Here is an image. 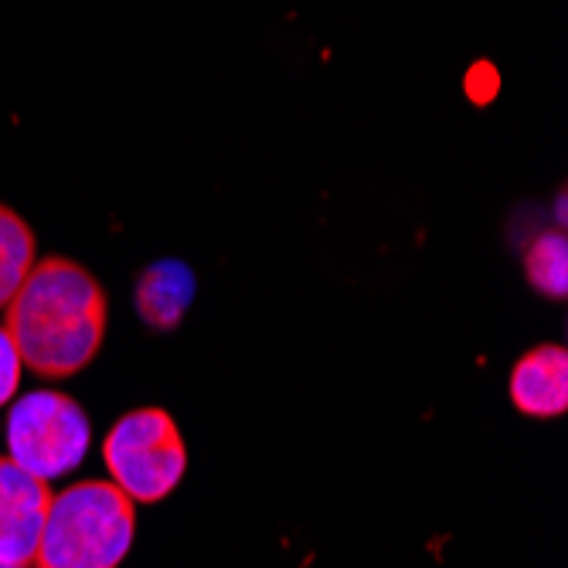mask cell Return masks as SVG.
Wrapping results in <instances>:
<instances>
[{
  "instance_id": "cell-1",
  "label": "cell",
  "mask_w": 568,
  "mask_h": 568,
  "mask_svg": "<svg viewBox=\"0 0 568 568\" xmlns=\"http://www.w3.org/2000/svg\"><path fill=\"white\" fill-rule=\"evenodd\" d=\"M4 314L24 368L41 378H69L99 354L110 303L89 270L65 255H48L34 263Z\"/></svg>"
},
{
  "instance_id": "cell-2",
  "label": "cell",
  "mask_w": 568,
  "mask_h": 568,
  "mask_svg": "<svg viewBox=\"0 0 568 568\" xmlns=\"http://www.w3.org/2000/svg\"><path fill=\"white\" fill-rule=\"evenodd\" d=\"M136 535V504L113 480L51 494L31 568H120Z\"/></svg>"
},
{
  "instance_id": "cell-3",
  "label": "cell",
  "mask_w": 568,
  "mask_h": 568,
  "mask_svg": "<svg viewBox=\"0 0 568 568\" xmlns=\"http://www.w3.org/2000/svg\"><path fill=\"white\" fill-rule=\"evenodd\" d=\"M110 480L133 504L164 500L187 470V449L178 423L164 408H136L110 429L102 443Z\"/></svg>"
},
{
  "instance_id": "cell-4",
  "label": "cell",
  "mask_w": 568,
  "mask_h": 568,
  "mask_svg": "<svg viewBox=\"0 0 568 568\" xmlns=\"http://www.w3.org/2000/svg\"><path fill=\"white\" fill-rule=\"evenodd\" d=\"M92 426L85 408L55 388L21 395L8 412V456L41 480L72 474L85 459Z\"/></svg>"
},
{
  "instance_id": "cell-5",
  "label": "cell",
  "mask_w": 568,
  "mask_h": 568,
  "mask_svg": "<svg viewBox=\"0 0 568 568\" xmlns=\"http://www.w3.org/2000/svg\"><path fill=\"white\" fill-rule=\"evenodd\" d=\"M48 504V480L31 477L11 456H0V565L4 568H31Z\"/></svg>"
},
{
  "instance_id": "cell-6",
  "label": "cell",
  "mask_w": 568,
  "mask_h": 568,
  "mask_svg": "<svg viewBox=\"0 0 568 568\" xmlns=\"http://www.w3.org/2000/svg\"><path fill=\"white\" fill-rule=\"evenodd\" d=\"M510 402L531 419H555L568 408V351L541 344L510 372Z\"/></svg>"
},
{
  "instance_id": "cell-7",
  "label": "cell",
  "mask_w": 568,
  "mask_h": 568,
  "mask_svg": "<svg viewBox=\"0 0 568 568\" xmlns=\"http://www.w3.org/2000/svg\"><path fill=\"white\" fill-rule=\"evenodd\" d=\"M194 290V273L181 260H161L136 280V310L150 327L171 331L184 321Z\"/></svg>"
},
{
  "instance_id": "cell-8",
  "label": "cell",
  "mask_w": 568,
  "mask_h": 568,
  "mask_svg": "<svg viewBox=\"0 0 568 568\" xmlns=\"http://www.w3.org/2000/svg\"><path fill=\"white\" fill-rule=\"evenodd\" d=\"M38 263V242L31 225L8 204H0V310L24 286Z\"/></svg>"
},
{
  "instance_id": "cell-9",
  "label": "cell",
  "mask_w": 568,
  "mask_h": 568,
  "mask_svg": "<svg viewBox=\"0 0 568 568\" xmlns=\"http://www.w3.org/2000/svg\"><path fill=\"white\" fill-rule=\"evenodd\" d=\"M525 273L531 286L545 296L561 300L568 293V242L561 232H545L531 242L525 255Z\"/></svg>"
},
{
  "instance_id": "cell-10",
  "label": "cell",
  "mask_w": 568,
  "mask_h": 568,
  "mask_svg": "<svg viewBox=\"0 0 568 568\" xmlns=\"http://www.w3.org/2000/svg\"><path fill=\"white\" fill-rule=\"evenodd\" d=\"M21 372H24V361L8 334V327L0 324V405H8L18 388H21Z\"/></svg>"
},
{
  "instance_id": "cell-11",
  "label": "cell",
  "mask_w": 568,
  "mask_h": 568,
  "mask_svg": "<svg viewBox=\"0 0 568 568\" xmlns=\"http://www.w3.org/2000/svg\"><path fill=\"white\" fill-rule=\"evenodd\" d=\"M0 568H4V565H0Z\"/></svg>"
}]
</instances>
